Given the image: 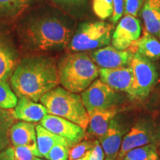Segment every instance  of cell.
Masks as SVG:
<instances>
[{
    "label": "cell",
    "mask_w": 160,
    "mask_h": 160,
    "mask_svg": "<svg viewBox=\"0 0 160 160\" xmlns=\"http://www.w3.org/2000/svg\"><path fill=\"white\" fill-rule=\"evenodd\" d=\"M113 13L111 18L113 25L117 24L124 13V0H113Z\"/></svg>",
    "instance_id": "cell-31"
},
{
    "label": "cell",
    "mask_w": 160,
    "mask_h": 160,
    "mask_svg": "<svg viewBox=\"0 0 160 160\" xmlns=\"http://www.w3.org/2000/svg\"><path fill=\"white\" fill-rule=\"evenodd\" d=\"M37 160H44V159H39V158H37Z\"/></svg>",
    "instance_id": "cell-37"
},
{
    "label": "cell",
    "mask_w": 160,
    "mask_h": 160,
    "mask_svg": "<svg viewBox=\"0 0 160 160\" xmlns=\"http://www.w3.org/2000/svg\"><path fill=\"white\" fill-rule=\"evenodd\" d=\"M49 114L69 120L87 130L89 117L81 96L62 87H56L40 99Z\"/></svg>",
    "instance_id": "cell-4"
},
{
    "label": "cell",
    "mask_w": 160,
    "mask_h": 160,
    "mask_svg": "<svg viewBox=\"0 0 160 160\" xmlns=\"http://www.w3.org/2000/svg\"><path fill=\"white\" fill-rule=\"evenodd\" d=\"M60 7L65 9L82 8L86 5L88 0H51Z\"/></svg>",
    "instance_id": "cell-30"
},
{
    "label": "cell",
    "mask_w": 160,
    "mask_h": 160,
    "mask_svg": "<svg viewBox=\"0 0 160 160\" xmlns=\"http://www.w3.org/2000/svg\"><path fill=\"white\" fill-rule=\"evenodd\" d=\"M70 147L62 145H57L50 150L46 159L49 160H68L69 157Z\"/></svg>",
    "instance_id": "cell-28"
},
{
    "label": "cell",
    "mask_w": 160,
    "mask_h": 160,
    "mask_svg": "<svg viewBox=\"0 0 160 160\" xmlns=\"http://www.w3.org/2000/svg\"><path fill=\"white\" fill-rule=\"evenodd\" d=\"M89 117L87 130L90 135L99 139L107 132L111 121L117 114V107L108 109L97 110L88 113Z\"/></svg>",
    "instance_id": "cell-17"
},
{
    "label": "cell",
    "mask_w": 160,
    "mask_h": 160,
    "mask_svg": "<svg viewBox=\"0 0 160 160\" xmlns=\"http://www.w3.org/2000/svg\"><path fill=\"white\" fill-rule=\"evenodd\" d=\"M141 16L146 31L160 40V8H151L144 4Z\"/></svg>",
    "instance_id": "cell-21"
},
{
    "label": "cell",
    "mask_w": 160,
    "mask_h": 160,
    "mask_svg": "<svg viewBox=\"0 0 160 160\" xmlns=\"http://www.w3.org/2000/svg\"><path fill=\"white\" fill-rule=\"evenodd\" d=\"M99 69L85 52L71 53L58 65L60 84L72 93H82L99 77Z\"/></svg>",
    "instance_id": "cell-3"
},
{
    "label": "cell",
    "mask_w": 160,
    "mask_h": 160,
    "mask_svg": "<svg viewBox=\"0 0 160 160\" xmlns=\"http://www.w3.org/2000/svg\"><path fill=\"white\" fill-rule=\"evenodd\" d=\"M10 139L13 146H28L39 151L34 124L21 121L14 123L10 131Z\"/></svg>",
    "instance_id": "cell-16"
},
{
    "label": "cell",
    "mask_w": 160,
    "mask_h": 160,
    "mask_svg": "<svg viewBox=\"0 0 160 160\" xmlns=\"http://www.w3.org/2000/svg\"><path fill=\"white\" fill-rule=\"evenodd\" d=\"M95 141L88 139H82L79 142L75 144L70 148L68 160L77 159L87 154L93 148Z\"/></svg>",
    "instance_id": "cell-26"
},
{
    "label": "cell",
    "mask_w": 160,
    "mask_h": 160,
    "mask_svg": "<svg viewBox=\"0 0 160 160\" xmlns=\"http://www.w3.org/2000/svg\"><path fill=\"white\" fill-rule=\"evenodd\" d=\"M145 2V0H124L125 15H131L137 18Z\"/></svg>",
    "instance_id": "cell-29"
},
{
    "label": "cell",
    "mask_w": 160,
    "mask_h": 160,
    "mask_svg": "<svg viewBox=\"0 0 160 160\" xmlns=\"http://www.w3.org/2000/svg\"><path fill=\"white\" fill-rule=\"evenodd\" d=\"M13 148L16 160H37V157H42L39 151L28 146H13Z\"/></svg>",
    "instance_id": "cell-27"
},
{
    "label": "cell",
    "mask_w": 160,
    "mask_h": 160,
    "mask_svg": "<svg viewBox=\"0 0 160 160\" xmlns=\"http://www.w3.org/2000/svg\"><path fill=\"white\" fill-rule=\"evenodd\" d=\"M120 160H130V159H125V158H123V159H120Z\"/></svg>",
    "instance_id": "cell-36"
},
{
    "label": "cell",
    "mask_w": 160,
    "mask_h": 160,
    "mask_svg": "<svg viewBox=\"0 0 160 160\" xmlns=\"http://www.w3.org/2000/svg\"><path fill=\"white\" fill-rule=\"evenodd\" d=\"M88 113L97 110L108 109L117 107L120 97L117 91H113L100 79H96L87 89L81 93Z\"/></svg>",
    "instance_id": "cell-7"
},
{
    "label": "cell",
    "mask_w": 160,
    "mask_h": 160,
    "mask_svg": "<svg viewBox=\"0 0 160 160\" xmlns=\"http://www.w3.org/2000/svg\"><path fill=\"white\" fill-rule=\"evenodd\" d=\"M140 35L141 26L139 19L133 16L125 15L113 32L111 42L118 50H127L139 39Z\"/></svg>",
    "instance_id": "cell-10"
},
{
    "label": "cell",
    "mask_w": 160,
    "mask_h": 160,
    "mask_svg": "<svg viewBox=\"0 0 160 160\" xmlns=\"http://www.w3.org/2000/svg\"><path fill=\"white\" fill-rule=\"evenodd\" d=\"M40 125L48 131L62 137L75 145L86 137V130L69 120L57 116L48 114L40 121Z\"/></svg>",
    "instance_id": "cell-9"
},
{
    "label": "cell",
    "mask_w": 160,
    "mask_h": 160,
    "mask_svg": "<svg viewBox=\"0 0 160 160\" xmlns=\"http://www.w3.org/2000/svg\"><path fill=\"white\" fill-rule=\"evenodd\" d=\"M48 113L47 109L42 104L37 103L27 97H19L13 111L15 119L28 122L41 121Z\"/></svg>",
    "instance_id": "cell-15"
},
{
    "label": "cell",
    "mask_w": 160,
    "mask_h": 160,
    "mask_svg": "<svg viewBox=\"0 0 160 160\" xmlns=\"http://www.w3.org/2000/svg\"><path fill=\"white\" fill-rule=\"evenodd\" d=\"M33 0H0V20L11 19L21 14Z\"/></svg>",
    "instance_id": "cell-20"
},
{
    "label": "cell",
    "mask_w": 160,
    "mask_h": 160,
    "mask_svg": "<svg viewBox=\"0 0 160 160\" xmlns=\"http://www.w3.org/2000/svg\"><path fill=\"white\" fill-rule=\"evenodd\" d=\"M145 4L151 8H160V0H145Z\"/></svg>",
    "instance_id": "cell-34"
},
{
    "label": "cell",
    "mask_w": 160,
    "mask_h": 160,
    "mask_svg": "<svg viewBox=\"0 0 160 160\" xmlns=\"http://www.w3.org/2000/svg\"><path fill=\"white\" fill-rule=\"evenodd\" d=\"M113 26L102 21H88L81 23L73 33L68 45L74 52H85L109 45Z\"/></svg>",
    "instance_id": "cell-5"
},
{
    "label": "cell",
    "mask_w": 160,
    "mask_h": 160,
    "mask_svg": "<svg viewBox=\"0 0 160 160\" xmlns=\"http://www.w3.org/2000/svg\"><path fill=\"white\" fill-rule=\"evenodd\" d=\"M13 112L0 108V153L8 148L10 142V131L14 124Z\"/></svg>",
    "instance_id": "cell-22"
},
{
    "label": "cell",
    "mask_w": 160,
    "mask_h": 160,
    "mask_svg": "<svg viewBox=\"0 0 160 160\" xmlns=\"http://www.w3.org/2000/svg\"><path fill=\"white\" fill-rule=\"evenodd\" d=\"M134 53H138L151 61L160 59V42L147 31L130 48Z\"/></svg>",
    "instance_id": "cell-18"
},
{
    "label": "cell",
    "mask_w": 160,
    "mask_h": 160,
    "mask_svg": "<svg viewBox=\"0 0 160 160\" xmlns=\"http://www.w3.org/2000/svg\"><path fill=\"white\" fill-rule=\"evenodd\" d=\"M17 102V95L12 91L8 82L0 81V108L5 110L15 108Z\"/></svg>",
    "instance_id": "cell-24"
},
{
    "label": "cell",
    "mask_w": 160,
    "mask_h": 160,
    "mask_svg": "<svg viewBox=\"0 0 160 160\" xmlns=\"http://www.w3.org/2000/svg\"><path fill=\"white\" fill-rule=\"evenodd\" d=\"M99 79L113 91L126 93L131 98L133 74L131 66L115 68H99Z\"/></svg>",
    "instance_id": "cell-12"
},
{
    "label": "cell",
    "mask_w": 160,
    "mask_h": 160,
    "mask_svg": "<svg viewBox=\"0 0 160 160\" xmlns=\"http://www.w3.org/2000/svg\"><path fill=\"white\" fill-rule=\"evenodd\" d=\"M133 74L131 99L143 100L148 97L157 83L158 72L153 61L135 53L130 64Z\"/></svg>",
    "instance_id": "cell-6"
},
{
    "label": "cell",
    "mask_w": 160,
    "mask_h": 160,
    "mask_svg": "<svg viewBox=\"0 0 160 160\" xmlns=\"http://www.w3.org/2000/svg\"><path fill=\"white\" fill-rule=\"evenodd\" d=\"M19 51L10 30L0 24V81L8 82L19 62Z\"/></svg>",
    "instance_id": "cell-8"
},
{
    "label": "cell",
    "mask_w": 160,
    "mask_h": 160,
    "mask_svg": "<svg viewBox=\"0 0 160 160\" xmlns=\"http://www.w3.org/2000/svg\"><path fill=\"white\" fill-rule=\"evenodd\" d=\"M11 82L18 97L38 102L60 84L58 66L51 57L30 56L18 63Z\"/></svg>",
    "instance_id": "cell-2"
},
{
    "label": "cell",
    "mask_w": 160,
    "mask_h": 160,
    "mask_svg": "<svg viewBox=\"0 0 160 160\" xmlns=\"http://www.w3.org/2000/svg\"><path fill=\"white\" fill-rule=\"evenodd\" d=\"M134 53L130 48L122 51L107 45L92 51L90 57L101 68H115L129 66Z\"/></svg>",
    "instance_id": "cell-11"
},
{
    "label": "cell",
    "mask_w": 160,
    "mask_h": 160,
    "mask_svg": "<svg viewBox=\"0 0 160 160\" xmlns=\"http://www.w3.org/2000/svg\"><path fill=\"white\" fill-rule=\"evenodd\" d=\"M153 138V131L148 124L144 122L137 124L124 137L117 159H123L131 150L151 142Z\"/></svg>",
    "instance_id": "cell-14"
},
{
    "label": "cell",
    "mask_w": 160,
    "mask_h": 160,
    "mask_svg": "<svg viewBox=\"0 0 160 160\" xmlns=\"http://www.w3.org/2000/svg\"><path fill=\"white\" fill-rule=\"evenodd\" d=\"M17 33L22 47L34 51H50L68 46L73 30L68 22L53 10L40 8L20 20Z\"/></svg>",
    "instance_id": "cell-1"
},
{
    "label": "cell",
    "mask_w": 160,
    "mask_h": 160,
    "mask_svg": "<svg viewBox=\"0 0 160 160\" xmlns=\"http://www.w3.org/2000/svg\"><path fill=\"white\" fill-rule=\"evenodd\" d=\"M88 160H105V154L98 140H95L94 145L90 153Z\"/></svg>",
    "instance_id": "cell-32"
},
{
    "label": "cell",
    "mask_w": 160,
    "mask_h": 160,
    "mask_svg": "<svg viewBox=\"0 0 160 160\" xmlns=\"http://www.w3.org/2000/svg\"><path fill=\"white\" fill-rule=\"evenodd\" d=\"M124 158L130 160H158L157 148L153 144H148L128 152Z\"/></svg>",
    "instance_id": "cell-23"
},
{
    "label": "cell",
    "mask_w": 160,
    "mask_h": 160,
    "mask_svg": "<svg viewBox=\"0 0 160 160\" xmlns=\"http://www.w3.org/2000/svg\"><path fill=\"white\" fill-rule=\"evenodd\" d=\"M126 133L125 125L115 117L110 124L107 132L99 139L105 154V160L117 159L124 136Z\"/></svg>",
    "instance_id": "cell-13"
},
{
    "label": "cell",
    "mask_w": 160,
    "mask_h": 160,
    "mask_svg": "<svg viewBox=\"0 0 160 160\" xmlns=\"http://www.w3.org/2000/svg\"><path fill=\"white\" fill-rule=\"evenodd\" d=\"M0 160H16L13 148L8 147L0 153Z\"/></svg>",
    "instance_id": "cell-33"
},
{
    "label": "cell",
    "mask_w": 160,
    "mask_h": 160,
    "mask_svg": "<svg viewBox=\"0 0 160 160\" xmlns=\"http://www.w3.org/2000/svg\"><path fill=\"white\" fill-rule=\"evenodd\" d=\"M36 132L37 147L42 157H45L50 150L57 145H62L70 148L74 145L65 138L48 131L40 125L36 126Z\"/></svg>",
    "instance_id": "cell-19"
},
{
    "label": "cell",
    "mask_w": 160,
    "mask_h": 160,
    "mask_svg": "<svg viewBox=\"0 0 160 160\" xmlns=\"http://www.w3.org/2000/svg\"><path fill=\"white\" fill-rule=\"evenodd\" d=\"M91 151H89L88 153L85 156V157H82V158H79V159H73V160H88V158H89L90 153H91Z\"/></svg>",
    "instance_id": "cell-35"
},
{
    "label": "cell",
    "mask_w": 160,
    "mask_h": 160,
    "mask_svg": "<svg viewBox=\"0 0 160 160\" xmlns=\"http://www.w3.org/2000/svg\"><path fill=\"white\" fill-rule=\"evenodd\" d=\"M92 8L95 15L104 21L113 15V0H93Z\"/></svg>",
    "instance_id": "cell-25"
}]
</instances>
